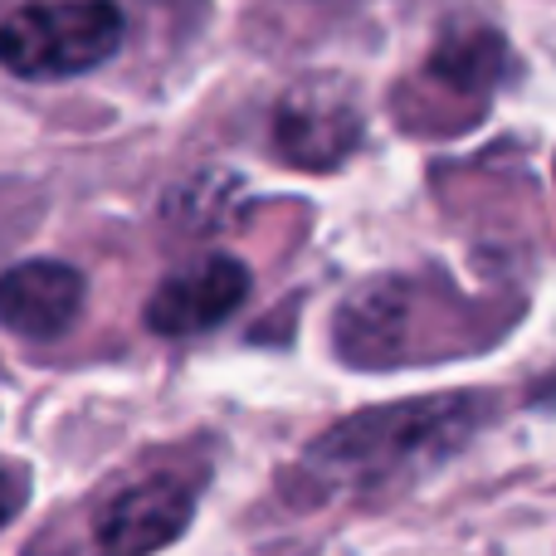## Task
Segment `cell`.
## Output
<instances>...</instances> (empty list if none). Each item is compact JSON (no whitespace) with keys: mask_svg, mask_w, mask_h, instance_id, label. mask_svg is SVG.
Segmentation results:
<instances>
[{"mask_svg":"<svg viewBox=\"0 0 556 556\" xmlns=\"http://www.w3.org/2000/svg\"><path fill=\"white\" fill-rule=\"evenodd\" d=\"M84 313V274L59 260H29L0 274V327L29 342H54Z\"/></svg>","mask_w":556,"mask_h":556,"instance_id":"8","label":"cell"},{"mask_svg":"<svg viewBox=\"0 0 556 556\" xmlns=\"http://www.w3.org/2000/svg\"><path fill=\"white\" fill-rule=\"evenodd\" d=\"M332 342L342 352L346 366H371V371H386V366L415 362V303L410 288L401 278H376V283L356 288L342 303L332 327Z\"/></svg>","mask_w":556,"mask_h":556,"instance_id":"6","label":"cell"},{"mask_svg":"<svg viewBox=\"0 0 556 556\" xmlns=\"http://www.w3.org/2000/svg\"><path fill=\"white\" fill-rule=\"evenodd\" d=\"M195 513V489L181 483L176 473H156V479L132 483L117 493L98 518V556H152L172 547Z\"/></svg>","mask_w":556,"mask_h":556,"instance_id":"7","label":"cell"},{"mask_svg":"<svg viewBox=\"0 0 556 556\" xmlns=\"http://www.w3.org/2000/svg\"><path fill=\"white\" fill-rule=\"evenodd\" d=\"M489 420L479 395H425V401L376 405L332 425L293 469V493L303 503L323 498H381L415 473H430L473 440Z\"/></svg>","mask_w":556,"mask_h":556,"instance_id":"1","label":"cell"},{"mask_svg":"<svg viewBox=\"0 0 556 556\" xmlns=\"http://www.w3.org/2000/svg\"><path fill=\"white\" fill-rule=\"evenodd\" d=\"M123 45V10L113 0H39L0 20V68L15 78H74L108 64Z\"/></svg>","mask_w":556,"mask_h":556,"instance_id":"2","label":"cell"},{"mask_svg":"<svg viewBox=\"0 0 556 556\" xmlns=\"http://www.w3.org/2000/svg\"><path fill=\"white\" fill-rule=\"evenodd\" d=\"M250 298V269L230 254H205L186 269L166 274L156 293L147 298V327L156 337H195L220 327Z\"/></svg>","mask_w":556,"mask_h":556,"instance_id":"5","label":"cell"},{"mask_svg":"<svg viewBox=\"0 0 556 556\" xmlns=\"http://www.w3.org/2000/svg\"><path fill=\"white\" fill-rule=\"evenodd\" d=\"M362 147V108L342 78H303L274 108V152L303 172H332Z\"/></svg>","mask_w":556,"mask_h":556,"instance_id":"4","label":"cell"},{"mask_svg":"<svg viewBox=\"0 0 556 556\" xmlns=\"http://www.w3.org/2000/svg\"><path fill=\"white\" fill-rule=\"evenodd\" d=\"M337 5H362V0H337Z\"/></svg>","mask_w":556,"mask_h":556,"instance_id":"10","label":"cell"},{"mask_svg":"<svg viewBox=\"0 0 556 556\" xmlns=\"http://www.w3.org/2000/svg\"><path fill=\"white\" fill-rule=\"evenodd\" d=\"M503 68H508V45H503L498 29L483 25L444 29L440 45L425 59V68L415 74V84H405L401 113L415 127L459 132V127H469V117H479L489 108Z\"/></svg>","mask_w":556,"mask_h":556,"instance_id":"3","label":"cell"},{"mask_svg":"<svg viewBox=\"0 0 556 556\" xmlns=\"http://www.w3.org/2000/svg\"><path fill=\"white\" fill-rule=\"evenodd\" d=\"M25 498H29V479L15 469V464H0V528L15 522V513L25 508Z\"/></svg>","mask_w":556,"mask_h":556,"instance_id":"9","label":"cell"}]
</instances>
